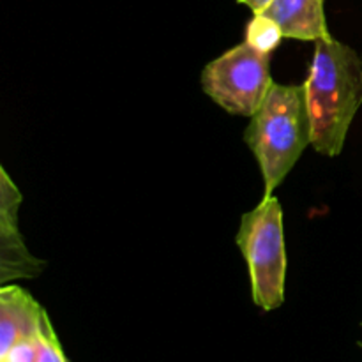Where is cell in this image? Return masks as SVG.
Here are the masks:
<instances>
[{
	"label": "cell",
	"instance_id": "ba28073f",
	"mask_svg": "<svg viewBox=\"0 0 362 362\" xmlns=\"http://www.w3.org/2000/svg\"><path fill=\"white\" fill-rule=\"evenodd\" d=\"M285 37L281 28L278 27L274 20H271L265 14H253L246 25V39L244 41L257 48L258 52L269 53L272 55L276 48L279 46L281 39Z\"/></svg>",
	"mask_w": 362,
	"mask_h": 362
},
{
	"label": "cell",
	"instance_id": "6da1fadb",
	"mask_svg": "<svg viewBox=\"0 0 362 362\" xmlns=\"http://www.w3.org/2000/svg\"><path fill=\"white\" fill-rule=\"evenodd\" d=\"M311 122V147L325 158L343 152L350 126L362 105V60L336 39L315 42L313 60L304 80Z\"/></svg>",
	"mask_w": 362,
	"mask_h": 362
},
{
	"label": "cell",
	"instance_id": "52a82bcc",
	"mask_svg": "<svg viewBox=\"0 0 362 362\" xmlns=\"http://www.w3.org/2000/svg\"><path fill=\"white\" fill-rule=\"evenodd\" d=\"M262 14L278 23L285 39L317 42L332 37L325 16V0H272Z\"/></svg>",
	"mask_w": 362,
	"mask_h": 362
},
{
	"label": "cell",
	"instance_id": "9c48e42d",
	"mask_svg": "<svg viewBox=\"0 0 362 362\" xmlns=\"http://www.w3.org/2000/svg\"><path fill=\"white\" fill-rule=\"evenodd\" d=\"M34 362H67L62 345H60L52 322L45 325L37 339V352Z\"/></svg>",
	"mask_w": 362,
	"mask_h": 362
},
{
	"label": "cell",
	"instance_id": "5b68a950",
	"mask_svg": "<svg viewBox=\"0 0 362 362\" xmlns=\"http://www.w3.org/2000/svg\"><path fill=\"white\" fill-rule=\"evenodd\" d=\"M21 193L0 166V285L34 279L45 271V262L28 251L18 226Z\"/></svg>",
	"mask_w": 362,
	"mask_h": 362
},
{
	"label": "cell",
	"instance_id": "277c9868",
	"mask_svg": "<svg viewBox=\"0 0 362 362\" xmlns=\"http://www.w3.org/2000/svg\"><path fill=\"white\" fill-rule=\"evenodd\" d=\"M202 90L226 113L251 117L272 87L271 55L246 41L209 62L200 76Z\"/></svg>",
	"mask_w": 362,
	"mask_h": 362
},
{
	"label": "cell",
	"instance_id": "8fae6325",
	"mask_svg": "<svg viewBox=\"0 0 362 362\" xmlns=\"http://www.w3.org/2000/svg\"><path fill=\"white\" fill-rule=\"evenodd\" d=\"M359 345H361V349H362V341H361V343H359Z\"/></svg>",
	"mask_w": 362,
	"mask_h": 362
},
{
	"label": "cell",
	"instance_id": "30bf717a",
	"mask_svg": "<svg viewBox=\"0 0 362 362\" xmlns=\"http://www.w3.org/2000/svg\"><path fill=\"white\" fill-rule=\"evenodd\" d=\"M239 4H244L246 7H250L251 13L258 14V13H264L269 6H271L272 0H237Z\"/></svg>",
	"mask_w": 362,
	"mask_h": 362
},
{
	"label": "cell",
	"instance_id": "8992f818",
	"mask_svg": "<svg viewBox=\"0 0 362 362\" xmlns=\"http://www.w3.org/2000/svg\"><path fill=\"white\" fill-rule=\"evenodd\" d=\"M45 308L25 288L9 283L0 288V354L14 343L39 334L48 322Z\"/></svg>",
	"mask_w": 362,
	"mask_h": 362
},
{
	"label": "cell",
	"instance_id": "7a4b0ae2",
	"mask_svg": "<svg viewBox=\"0 0 362 362\" xmlns=\"http://www.w3.org/2000/svg\"><path fill=\"white\" fill-rule=\"evenodd\" d=\"M253 152L265 197H271L311 145V122L303 85L272 83L244 133Z\"/></svg>",
	"mask_w": 362,
	"mask_h": 362
},
{
	"label": "cell",
	"instance_id": "3957f363",
	"mask_svg": "<svg viewBox=\"0 0 362 362\" xmlns=\"http://www.w3.org/2000/svg\"><path fill=\"white\" fill-rule=\"evenodd\" d=\"M235 243L247 264L253 303L264 311L278 310L286 288L285 225L278 198L264 197L240 218Z\"/></svg>",
	"mask_w": 362,
	"mask_h": 362
}]
</instances>
